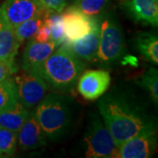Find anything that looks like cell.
<instances>
[{
    "mask_svg": "<svg viewBox=\"0 0 158 158\" xmlns=\"http://www.w3.org/2000/svg\"><path fill=\"white\" fill-rule=\"evenodd\" d=\"M98 108L115 145L119 147L132 137L156 131V119L134 92L114 88L104 93Z\"/></svg>",
    "mask_w": 158,
    "mask_h": 158,
    "instance_id": "1",
    "label": "cell"
},
{
    "mask_svg": "<svg viewBox=\"0 0 158 158\" xmlns=\"http://www.w3.org/2000/svg\"><path fill=\"white\" fill-rule=\"evenodd\" d=\"M75 103L71 98L50 93L37 105L34 115L47 139L62 141L69 135L75 120Z\"/></svg>",
    "mask_w": 158,
    "mask_h": 158,
    "instance_id": "2",
    "label": "cell"
},
{
    "mask_svg": "<svg viewBox=\"0 0 158 158\" xmlns=\"http://www.w3.org/2000/svg\"><path fill=\"white\" fill-rule=\"evenodd\" d=\"M84 70V63L68 45H62L44 62L40 77L53 90L68 91L77 85Z\"/></svg>",
    "mask_w": 158,
    "mask_h": 158,
    "instance_id": "3",
    "label": "cell"
},
{
    "mask_svg": "<svg viewBox=\"0 0 158 158\" xmlns=\"http://www.w3.org/2000/svg\"><path fill=\"white\" fill-rule=\"evenodd\" d=\"M98 17L100 27V37L95 61L105 67L113 66L124 55V34L113 13L106 11Z\"/></svg>",
    "mask_w": 158,
    "mask_h": 158,
    "instance_id": "4",
    "label": "cell"
},
{
    "mask_svg": "<svg viewBox=\"0 0 158 158\" xmlns=\"http://www.w3.org/2000/svg\"><path fill=\"white\" fill-rule=\"evenodd\" d=\"M85 156L90 158L116 157L118 147L105 123L98 115L90 119L84 137Z\"/></svg>",
    "mask_w": 158,
    "mask_h": 158,
    "instance_id": "5",
    "label": "cell"
},
{
    "mask_svg": "<svg viewBox=\"0 0 158 158\" xmlns=\"http://www.w3.org/2000/svg\"><path fill=\"white\" fill-rule=\"evenodd\" d=\"M18 100L27 109H34L46 95L48 86L40 76L24 71L14 77Z\"/></svg>",
    "mask_w": 158,
    "mask_h": 158,
    "instance_id": "6",
    "label": "cell"
},
{
    "mask_svg": "<svg viewBox=\"0 0 158 158\" xmlns=\"http://www.w3.org/2000/svg\"><path fill=\"white\" fill-rule=\"evenodd\" d=\"M45 10L40 0H6L0 6L4 20L13 28L27 19L44 14Z\"/></svg>",
    "mask_w": 158,
    "mask_h": 158,
    "instance_id": "7",
    "label": "cell"
},
{
    "mask_svg": "<svg viewBox=\"0 0 158 158\" xmlns=\"http://www.w3.org/2000/svg\"><path fill=\"white\" fill-rule=\"evenodd\" d=\"M157 147L156 131L146 132L132 137L118 148L116 157L148 158L155 154Z\"/></svg>",
    "mask_w": 158,
    "mask_h": 158,
    "instance_id": "8",
    "label": "cell"
},
{
    "mask_svg": "<svg viewBox=\"0 0 158 158\" xmlns=\"http://www.w3.org/2000/svg\"><path fill=\"white\" fill-rule=\"evenodd\" d=\"M56 48V46L52 40L48 42H38L34 39L29 40L24 49L21 59L23 70L40 76L44 62Z\"/></svg>",
    "mask_w": 158,
    "mask_h": 158,
    "instance_id": "9",
    "label": "cell"
},
{
    "mask_svg": "<svg viewBox=\"0 0 158 158\" xmlns=\"http://www.w3.org/2000/svg\"><path fill=\"white\" fill-rule=\"evenodd\" d=\"M120 7L135 22L157 27V0H118Z\"/></svg>",
    "mask_w": 158,
    "mask_h": 158,
    "instance_id": "10",
    "label": "cell"
},
{
    "mask_svg": "<svg viewBox=\"0 0 158 158\" xmlns=\"http://www.w3.org/2000/svg\"><path fill=\"white\" fill-rule=\"evenodd\" d=\"M78 79L79 93L87 100L99 98L111 84V76L106 70H88Z\"/></svg>",
    "mask_w": 158,
    "mask_h": 158,
    "instance_id": "11",
    "label": "cell"
},
{
    "mask_svg": "<svg viewBox=\"0 0 158 158\" xmlns=\"http://www.w3.org/2000/svg\"><path fill=\"white\" fill-rule=\"evenodd\" d=\"M17 142L23 150H34L47 144V137L35 118L34 111L29 112L22 127L19 130Z\"/></svg>",
    "mask_w": 158,
    "mask_h": 158,
    "instance_id": "12",
    "label": "cell"
},
{
    "mask_svg": "<svg viewBox=\"0 0 158 158\" xmlns=\"http://www.w3.org/2000/svg\"><path fill=\"white\" fill-rule=\"evenodd\" d=\"M65 24V36L69 41L79 39L90 32L94 17H90L72 7H69L62 14Z\"/></svg>",
    "mask_w": 158,
    "mask_h": 158,
    "instance_id": "13",
    "label": "cell"
},
{
    "mask_svg": "<svg viewBox=\"0 0 158 158\" xmlns=\"http://www.w3.org/2000/svg\"><path fill=\"white\" fill-rule=\"evenodd\" d=\"M100 27L98 17H94L92 28L85 36L70 41L71 50L79 57L86 61H95L99 45Z\"/></svg>",
    "mask_w": 158,
    "mask_h": 158,
    "instance_id": "14",
    "label": "cell"
},
{
    "mask_svg": "<svg viewBox=\"0 0 158 158\" xmlns=\"http://www.w3.org/2000/svg\"><path fill=\"white\" fill-rule=\"evenodd\" d=\"M28 109L17 102L11 107L0 112V127L17 133L28 115Z\"/></svg>",
    "mask_w": 158,
    "mask_h": 158,
    "instance_id": "15",
    "label": "cell"
},
{
    "mask_svg": "<svg viewBox=\"0 0 158 158\" xmlns=\"http://www.w3.org/2000/svg\"><path fill=\"white\" fill-rule=\"evenodd\" d=\"M19 44L13 27L4 20L0 27V60L14 61Z\"/></svg>",
    "mask_w": 158,
    "mask_h": 158,
    "instance_id": "16",
    "label": "cell"
},
{
    "mask_svg": "<svg viewBox=\"0 0 158 158\" xmlns=\"http://www.w3.org/2000/svg\"><path fill=\"white\" fill-rule=\"evenodd\" d=\"M135 45L146 60L157 64L158 39L156 34L147 32L138 33L135 38Z\"/></svg>",
    "mask_w": 158,
    "mask_h": 158,
    "instance_id": "17",
    "label": "cell"
},
{
    "mask_svg": "<svg viewBox=\"0 0 158 158\" xmlns=\"http://www.w3.org/2000/svg\"><path fill=\"white\" fill-rule=\"evenodd\" d=\"M44 13L43 22L50 28V40L54 41L56 47L65 42V24L62 14L50 10H45Z\"/></svg>",
    "mask_w": 158,
    "mask_h": 158,
    "instance_id": "18",
    "label": "cell"
},
{
    "mask_svg": "<svg viewBox=\"0 0 158 158\" xmlns=\"http://www.w3.org/2000/svg\"><path fill=\"white\" fill-rule=\"evenodd\" d=\"M109 4L110 0H76L70 7L87 16L96 17L106 11Z\"/></svg>",
    "mask_w": 158,
    "mask_h": 158,
    "instance_id": "19",
    "label": "cell"
},
{
    "mask_svg": "<svg viewBox=\"0 0 158 158\" xmlns=\"http://www.w3.org/2000/svg\"><path fill=\"white\" fill-rule=\"evenodd\" d=\"M17 102L19 100L14 79L8 77L0 82V112L11 107Z\"/></svg>",
    "mask_w": 158,
    "mask_h": 158,
    "instance_id": "20",
    "label": "cell"
},
{
    "mask_svg": "<svg viewBox=\"0 0 158 158\" xmlns=\"http://www.w3.org/2000/svg\"><path fill=\"white\" fill-rule=\"evenodd\" d=\"M43 14L37 17L27 19L20 23L14 27V33L19 42H22L26 40L30 39L36 34V32L44 24L43 22Z\"/></svg>",
    "mask_w": 158,
    "mask_h": 158,
    "instance_id": "21",
    "label": "cell"
},
{
    "mask_svg": "<svg viewBox=\"0 0 158 158\" xmlns=\"http://www.w3.org/2000/svg\"><path fill=\"white\" fill-rule=\"evenodd\" d=\"M141 86L148 93L154 104L157 105L158 101V75L157 69L150 68L141 77Z\"/></svg>",
    "mask_w": 158,
    "mask_h": 158,
    "instance_id": "22",
    "label": "cell"
},
{
    "mask_svg": "<svg viewBox=\"0 0 158 158\" xmlns=\"http://www.w3.org/2000/svg\"><path fill=\"white\" fill-rule=\"evenodd\" d=\"M18 134L11 130L0 127V153L12 156L16 152Z\"/></svg>",
    "mask_w": 158,
    "mask_h": 158,
    "instance_id": "23",
    "label": "cell"
},
{
    "mask_svg": "<svg viewBox=\"0 0 158 158\" xmlns=\"http://www.w3.org/2000/svg\"><path fill=\"white\" fill-rule=\"evenodd\" d=\"M17 71V66L14 61L0 60V82L11 77Z\"/></svg>",
    "mask_w": 158,
    "mask_h": 158,
    "instance_id": "24",
    "label": "cell"
},
{
    "mask_svg": "<svg viewBox=\"0 0 158 158\" xmlns=\"http://www.w3.org/2000/svg\"><path fill=\"white\" fill-rule=\"evenodd\" d=\"M46 10L62 12L66 6L67 0H40Z\"/></svg>",
    "mask_w": 158,
    "mask_h": 158,
    "instance_id": "25",
    "label": "cell"
},
{
    "mask_svg": "<svg viewBox=\"0 0 158 158\" xmlns=\"http://www.w3.org/2000/svg\"><path fill=\"white\" fill-rule=\"evenodd\" d=\"M33 37L38 42H48L50 40V28L46 24H43Z\"/></svg>",
    "mask_w": 158,
    "mask_h": 158,
    "instance_id": "26",
    "label": "cell"
},
{
    "mask_svg": "<svg viewBox=\"0 0 158 158\" xmlns=\"http://www.w3.org/2000/svg\"><path fill=\"white\" fill-rule=\"evenodd\" d=\"M4 22V19L2 17V14H1V12H0V27H1V26H2V24Z\"/></svg>",
    "mask_w": 158,
    "mask_h": 158,
    "instance_id": "27",
    "label": "cell"
},
{
    "mask_svg": "<svg viewBox=\"0 0 158 158\" xmlns=\"http://www.w3.org/2000/svg\"><path fill=\"white\" fill-rule=\"evenodd\" d=\"M1 156H2V154L0 153V157H1Z\"/></svg>",
    "mask_w": 158,
    "mask_h": 158,
    "instance_id": "28",
    "label": "cell"
},
{
    "mask_svg": "<svg viewBox=\"0 0 158 158\" xmlns=\"http://www.w3.org/2000/svg\"><path fill=\"white\" fill-rule=\"evenodd\" d=\"M157 1H158V0H157Z\"/></svg>",
    "mask_w": 158,
    "mask_h": 158,
    "instance_id": "29",
    "label": "cell"
}]
</instances>
